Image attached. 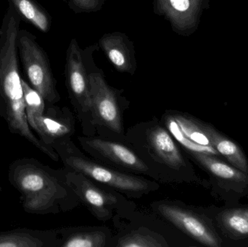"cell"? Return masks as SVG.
Instances as JSON below:
<instances>
[{
    "mask_svg": "<svg viewBox=\"0 0 248 247\" xmlns=\"http://www.w3.org/2000/svg\"><path fill=\"white\" fill-rule=\"evenodd\" d=\"M71 5L78 9L79 11L94 12L101 7L100 0H67Z\"/></svg>",
    "mask_w": 248,
    "mask_h": 247,
    "instance_id": "obj_20",
    "label": "cell"
},
{
    "mask_svg": "<svg viewBox=\"0 0 248 247\" xmlns=\"http://www.w3.org/2000/svg\"><path fill=\"white\" fill-rule=\"evenodd\" d=\"M8 2L13 5L21 19H24L43 33L49 31L50 16L35 0H8Z\"/></svg>",
    "mask_w": 248,
    "mask_h": 247,
    "instance_id": "obj_19",
    "label": "cell"
},
{
    "mask_svg": "<svg viewBox=\"0 0 248 247\" xmlns=\"http://www.w3.org/2000/svg\"><path fill=\"white\" fill-rule=\"evenodd\" d=\"M8 179L21 197L23 210L36 215L67 213L80 202L68 185L64 168L55 170L33 158L15 160Z\"/></svg>",
    "mask_w": 248,
    "mask_h": 247,
    "instance_id": "obj_2",
    "label": "cell"
},
{
    "mask_svg": "<svg viewBox=\"0 0 248 247\" xmlns=\"http://www.w3.org/2000/svg\"><path fill=\"white\" fill-rule=\"evenodd\" d=\"M154 213L186 236L203 246L221 247L224 239L203 207H195L179 200H163L150 204Z\"/></svg>",
    "mask_w": 248,
    "mask_h": 247,
    "instance_id": "obj_6",
    "label": "cell"
},
{
    "mask_svg": "<svg viewBox=\"0 0 248 247\" xmlns=\"http://www.w3.org/2000/svg\"><path fill=\"white\" fill-rule=\"evenodd\" d=\"M209 177V189L213 197L226 205L240 203L248 198V174L234 167L218 155L184 151Z\"/></svg>",
    "mask_w": 248,
    "mask_h": 247,
    "instance_id": "obj_7",
    "label": "cell"
},
{
    "mask_svg": "<svg viewBox=\"0 0 248 247\" xmlns=\"http://www.w3.org/2000/svg\"><path fill=\"white\" fill-rule=\"evenodd\" d=\"M91 117L94 136L124 142V114L130 105L122 91L110 87L100 72L90 73Z\"/></svg>",
    "mask_w": 248,
    "mask_h": 247,
    "instance_id": "obj_4",
    "label": "cell"
},
{
    "mask_svg": "<svg viewBox=\"0 0 248 247\" xmlns=\"http://www.w3.org/2000/svg\"><path fill=\"white\" fill-rule=\"evenodd\" d=\"M201 126L211 146L224 157L229 163L248 174V159L240 146L217 130L213 125L201 120Z\"/></svg>",
    "mask_w": 248,
    "mask_h": 247,
    "instance_id": "obj_17",
    "label": "cell"
},
{
    "mask_svg": "<svg viewBox=\"0 0 248 247\" xmlns=\"http://www.w3.org/2000/svg\"><path fill=\"white\" fill-rule=\"evenodd\" d=\"M100 44L109 60L119 72L134 73L136 60L134 49L125 35L108 33L100 40Z\"/></svg>",
    "mask_w": 248,
    "mask_h": 247,
    "instance_id": "obj_15",
    "label": "cell"
},
{
    "mask_svg": "<svg viewBox=\"0 0 248 247\" xmlns=\"http://www.w3.org/2000/svg\"><path fill=\"white\" fill-rule=\"evenodd\" d=\"M18 55L32 88L40 94L46 104L61 100L47 55L28 30H19L17 39Z\"/></svg>",
    "mask_w": 248,
    "mask_h": 247,
    "instance_id": "obj_8",
    "label": "cell"
},
{
    "mask_svg": "<svg viewBox=\"0 0 248 247\" xmlns=\"http://www.w3.org/2000/svg\"><path fill=\"white\" fill-rule=\"evenodd\" d=\"M59 246L56 230L16 229L0 232V247H52Z\"/></svg>",
    "mask_w": 248,
    "mask_h": 247,
    "instance_id": "obj_16",
    "label": "cell"
},
{
    "mask_svg": "<svg viewBox=\"0 0 248 247\" xmlns=\"http://www.w3.org/2000/svg\"><path fill=\"white\" fill-rule=\"evenodd\" d=\"M201 0H155V10L166 17L177 32H185L195 26Z\"/></svg>",
    "mask_w": 248,
    "mask_h": 247,
    "instance_id": "obj_13",
    "label": "cell"
},
{
    "mask_svg": "<svg viewBox=\"0 0 248 247\" xmlns=\"http://www.w3.org/2000/svg\"><path fill=\"white\" fill-rule=\"evenodd\" d=\"M51 146L56 151L64 168L110 187L128 198L140 199L160 189L157 181L120 172L93 159L77 147L71 138L57 141Z\"/></svg>",
    "mask_w": 248,
    "mask_h": 247,
    "instance_id": "obj_3",
    "label": "cell"
},
{
    "mask_svg": "<svg viewBox=\"0 0 248 247\" xmlns=\"http://www.w3.org/2000/svg\"><path fill=\"white\" fill-rule=\"evenodd\" d=\"M124 142L148 166L155 181L169 184H194L209 189L208 181L197 174L182 146L157 117L128 128Z\"/></svg>",
    "mask_w": 248,
    "mask_h": 247,
    "instance_id": "obj_1",
    "label": "cell"
},
{
    "mask_svg": "<svg viewBox=\"0 0 248 247\" xmlns=\"http://www.w3.org/2000/svg\"><path fill=\"white\" fill-rule=\"evenodd\" d=\"M67 182L79 200L97 220L117 224L136 210L135 203L122 193L85 175L64 168Z\"/></svg>",
    "mask_w": 248,
    "mask_h": 247,
    "instance_id": "obj_5",
    "label": "cell"
},
{
    "mask_svg": "<svg viewBox=\"0 0 248 247\" xmlns=\"http://www.w3.org/2000/svg\"><path fill=\"white\" fill-rule=\"evenodd\" d=\"M47 104L42 114L29 116L27 118L29 126L36 131L39 139L51 146L57 141L74 136L76 132V120L68 107Z\"/></svg>",
    "mask_w": 248,
    "mask_h": 247,
    "instance_id": "obj_11",
    "label": "cell"
},
{
    "mask_svg": "<svg viewBox=\"0 0 248 247\" xmlns=\"http://www.w3.org/2000/svg\"><path fill=\"white\" fill-rule=\"evenodd\" d=\"M65 82L71 104L81 123L84 136H94L91 117L90 73L76 39H72L66 55Z\"/></svg>",
    "mask_w": 248,
    "mask_h": 247,
    "instance_id": "obj_10",
    "label": "cell"
},
{
    "mask_svg": "<svg viewBox=\"0 0 248 247\" xmlns=\"http://www.w3.org/2000/svg\"><path fill=\"white\" fill-rule=\"evenodd\" d=\"M77 140L83 151L93 159L120 172L148 177L155 181L148 166L125 142L97 136H79Z\"/></svg>",
    "mask_w": 248,
    "mask_h": 247,
    "instance_id": "obj_9",
    "label": "cell"
},
{
    "mask_svg": "<svg viewBox=\"0 0 248 247\" xmlns=\"http://www.w3.org/2000/svg\"><path fill=\"white\" fill-rule=\"evenodd\" d=\"M57 232L60 247H109L114 236L106 226H76Z\"/></svg>",
    "mask_w": 248,
    "mask_h": 247,
    "instance_id": "obj_14",
    "label": "cell"
},
{
    "mask_svg": "<svg viewBox=\"0 0 248 247\" xmlns=\"http://www.w3.org/2000/svg\"><path fill=\"white\" fill-rule=\"evenodd\" d=\"M221 237L233 242H248V204L203 207Z\"/></svg>",
    "mask_w": 248,
    "mask_h": 247,
    "instance_id": "obj_12",
    "label": "cell"
},
{
    "mask_svg": "<svg viewBox=\"0 0 248 247\" xmlns=\"http://www.w3.org/2000/svg\"><path fill=\"white\" fill-rule=\"evenodd\" d=\"M164 236L157 232L141 226L130 229L114 236L110 247H169Z\"/></svg>",
    "mask_w": 248,
    "mask_h": 247,
    "instance_id": "obj_18",
    "label": "cell"
}]
</instances>
